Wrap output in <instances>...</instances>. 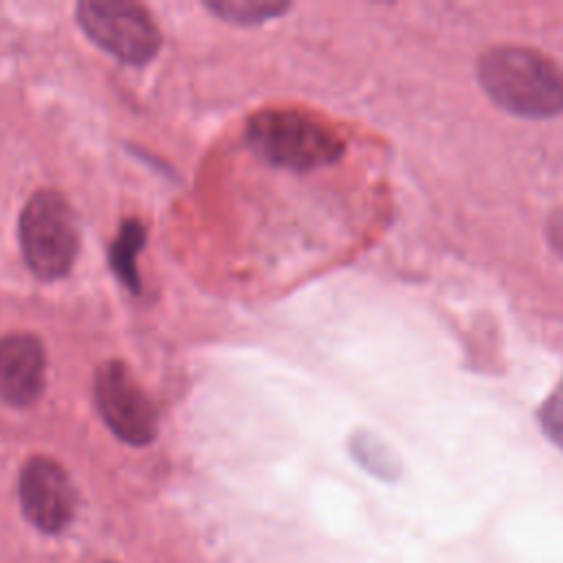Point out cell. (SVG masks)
I'll list each match as a JSON object with an SVG mask.
<instances>
[{"instance_id": "cell-1", "label": "cell", "mask_w": 563, "mask_h": 563, "mask_svg": "<svg viewBox=\"0 0 563 563\" xmlns=\"http://www.w3.org/2000/svg\"><path fill=\"white\" fill-rule=\"evenodd\" d=\"M477 81L501 110L523 119L563 112V70L543 53L526 46H493L477 59Z\"/></svg>"}, {"instance_id": "cell-2", "label": "cell", "mask_w": 563, "mask_h": 563, "mask_svg": "<svg viewBox=\"0 0 563 563\" xmlns=\"http://www.w3.org/2000/svg\"><path fill=\"white\" fill-rule=\"evenodd\" d=\"M246 143L268 163L295 172L325 167L339 161L345 150L332 125L292 108H271L251 117Z\"/></svg>"}, {"instance_id": "cell-3", "label": "cell", "mask_w": 563, "mask_h": 563, "mask_svg": "<svg viewBox=\"0 0 563 563\" xmlns=\"http://www.w3.org/2000/svg\"><path fill=\"white\" fill-rule=\"evenodd\" d=\"M20 246L31 273L44 282L68 275L79 249L77 222L66 198L53 189L35 191L20 213Z\"/></svg>"}, {"instance_id": "cell-4", "label": "cell", "mask_w": 563, "mask_h": 563, "mask_svg": "<svg viewBox=\"0 0 563 563\" xmlns=\"http://www.w3.org/2000/svg\"><path fill=\"white\" fill-rule=\"evenodd\" d=\"M77 22L97 46L125 64H145L161 48L152 15L128 0H81Z\"/></svg>"}, {"instance_id": "cell-5", "label": "cell", "mask_w": 563, "mask_h": 563, "mask_svg": "<svg viewBox=\"0 0 563 563\" xmlns=\"http://www.w3.org/2000/svg\"><path fill=\"white\" fill-rule=\"evenodd\" d=\"M95 400L110 431L132 446L154 442L158 433V413L150 396L141 389L128 365L106 361L95 372Z\"/></svg>"}, {"instance_id": "cell-6", "label": "cell", "mask_w": 563, "mask_h": 563, "mask_svg": "<svg viewBox=\"0 0 563 563\" xmlns=\"http://www.w3.org/2000/svg\"><path fill=\"white\" fill-rule=\"evenodd\" d=\"M18 493L26 521L44 534H59L75 517V486L66 468L51 457L35 455L22 466Z\"/></svg>"}, {"instance_id": "cell-7", "label": "cell", "mask_w": 563, "mask_h": 563, "mask_svg": "<svg viewBox=\"0 0 563 563\" xmlns=\"http://www.w3.org/2000/svg\"><path fill=\"white\" fill-rule=\"evenodd\" d=\"M44 347L37 336L15 332L0 339V400L13 407L33 405L44 387Z\"/></svg>"}, {"instance_id": "cell-8", "label": "cell", "mask_w": 563, "mask_h": 563, "mask_svg": "<svg viewBox=\"0 0 563 563\" xmlns=\"http://www.w3.org/2000/svg\"><path fill=\"white\" fill-rule=\"evenodd\" d=\"M350 455L365 473H369L376 479H383V482L400 479L402 466L398 455L378 435L369 431H356L350 438Z\"/></svg>"}, {"instance_id": "cell-9", "label": "cell", "mask_w": 563, "mask_h": 563, "mask_svg": "<svg viewBox=\"0 0 563 563\" xmlns=\"http://www.w3.org/2000/svg\"><path fill=\"white\" fill-rule=\"evenodd\" d=\"M143 244H145V227L139 220L130 218L121 224L119 235L114 238L110 249V266L114 275L121 279V284L132 292H141L136 255L141 253Z\"/></svg>"}, {"instance_id": "cell-10", "label": "cell", "mask_w": 563, "mask_h": 563, "mask_svg": "<svg viewBox=\"0 0 563 563\" xmlns=\"http://www.w3.org/2000/svg\"><path fill=\"white\" fill-rule=\"evenodd\" d=\"M205 7L218 18L233 24H260L282 15L288 0H205Z\"/></svg>"}, {"instance_id": "cell-11", "label": "cell", "mask_w": 563, "mask_h": 563, "mask_svg": "<svg viewBox=\"0 0 563 563\" xmlns=\"http://www.w3.org/2000/svg\"><path fill=\"white\" fill-rule=\"evenodd\" d=\"M539 424L543 433L563 451V380L543 400L539 409Z\"/></svg>"}, {"instance_id": "cell-12", "label": "cell", "mask_w": 563, "mask_h": 563, "mask_svg": "<svg viewBox=\"0 0 563 563\" xmlns=\"http://www.w3.org/2000/svg\"><path fill=\"white\" fill-rule=\"evenodd\" d=\"M103 563H114V561H103Z\"/></svg>"}]
</instances>
